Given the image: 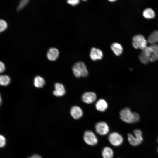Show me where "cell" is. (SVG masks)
I'll use <instances>...</instances> for the list:
<instances>
[{"instance_id": "cell-1", "label": "cell", "mask_w": 158, "mask_h": 158, "mask_svg": "<svg viewBox=\"0 0 158 158\" xmlns=\"http://www.w3.org/2000/svg\"><path fill=\"white\" fill-rule=\"evenodd\" d=\"M119 115L121 119L127 123H134L140 121L139 115L136 112H132L129 107H125L121 109Z\"/></svg>"}, {"instance_id": "cell-2", "label": "cell", "mask_w": 158, "mask_h": 158, "mask_svg": "<svg viewBox=\"0 0 158 158\" xmlns=\"http://www.w3.org/2000/svg\"><path fill=\"white\" fill-rule=\"evenodd\" d=\"M72 70L74 75L77 78L86 77L89 72L85 63L82 61L75 63L73 66Z\"/></svg>"}, {"instance_id": "cell-3", "label": "cell", "mask_w": 158, "mask_h": 158, "mask_svg": "<svg viewBox=\"0 0 158 158\" xmlns=\"http://www.w3.org/2000/svg\"><path fill=\"white\" fill-rule=\"evenodd\" d=\"M134 135L130 133L128 134V140L130 144L134 146L141 144L142 142L143 138L142 133L141 130L136 129L133 132Z\"/></svg>"}, {"instance_id": "cell-4", "label": "cell", "mask_w": 158, "mask_h": 158, "mask_svg": "<svg viewBox=\"0 0 158 158\" xmlns=\"http://www.w3.org/2000/svg\"><path fill=\"white\" fill-rule=\"evenodd\" d=\"M142 51L150 61L154 62L158 60V45L157 44H151Z\"/></svg>"}, {"instance_id": "cell-5", "label": "cell", "mask_w": 158, "mask_h": 158, "mask_svg": "<svg viewBox=\"0 0 158 158\" xmlns=\"http://www.w3.org/2000/svg\"><path fill=\"white\" fill-rule=\"evenodd\" d=\"M132 44L136 49L143 50L147 47V41L144 37L140 34L137 35L132 38Z\"/></svg>"}, {"instance_id": "cell-6", "label": "cell", "mask_w": 158, "mask_h": 158, "mask_svg": "<svg viewBox=\"0 0 158 158\" xmlns=\"http://www.w3.org/2000/svg\"><path fill=\"white\" fill-rule=\"evenodd\" d=\"M83 138L85 142L90 145H95L98 142L97 136L91 130H88L85 132Z\"/></svg>"}, {"instance_id": "cell-7", "label": "cell", "mask_w": 158, "mask_h": 158, "mask_svg": "<svg viewBox=\"0 0 158 158\" xmlns=\"http://www.w3.org/2000/svg\"><path fill=\"white\" fill-rule=\"evenodd\" d=\"M108 139L110 143L115 146L120 145L123 141L122 136L118 133L116 132L109 134L108 136Z\"/></svg>"}, {"instance_id": "cell-8", "label": "cell", "mask_w": 158, "mask_h": 158, "mask_svg": "<svg viewBox=\"0 0 158 158\" xmlns=\"http://www.w3.org/2000/svg\"><path fill=\"white\" fill-rule=\"evenodd\" d=\"M96 132L101 135H104L108 134L109 131V127L107 123L104 121H99L95 125Z\"/></svg>"}, {"instance_id": "cell-9", "label": "cell", "mask_w": 158, "mask_h": 158, "mask_svg": "<svg viewBox=\"0 0 158 158\" xmlns=\"http://www.w3.org/2000/svg\"><path fill=\"white\" fill-rule=\"evenodd\" d=\"M97 99L96 94L92 92H87L84 93L81 96V99L84 103L87 104H91Z\"/></svg>"}, {"instance_id": "cell-10", "label": "cell", "mask_w": 158, "mask_h": 158, "mask_svg": "<svg viewBox=\"0 0 158 158\" xmlns=\"http://www.w3.org/2000/svg\"><path fill=\"white\" fill-rule=\"evenodd\" d=\"M103 53L100 49L92 47L90 50V56L91 59L94 61L101 59L103 57Z\"/></svg>"}, {"instance_id": "cell-11", "label": "cell", "mask_w": 158, "mask_h": 158, "mask_svg": "<svg viewBox=\"0 0 158 158\" xmlns=\"http://www.w3.org/2000/svg\"><path fill=\"white\" fill-rule=\"evenodd\" d=\"M70 113L72 117L75 120L81 118L83 115V111L81 108L77 106H73L71 108Z\"/></svg>"}, {"instance_id": "cell-12", "label": "cell", "mask_w": 158, "mask_h": 158, "mask_svg": "<svg viewBox=\"0 0 158 158\" xmlns=\"http://www.w3.org/2000/svg\"><path fill=\"white\" fill-rule=\"evenodd\" d=\"M95 107L98 111L104 112L107 109L108 104L104 99L101 98L99 99L96 102Z\"/></svg>"}, {"instance_id": "cell-13", "label": "cell", "mask_w": 158, "mask_h": 158, "mask_svg": "<svg viewBox=\"0 0 158 158\" xmlns=\"http://www.w3.org/2000/svg\"><path fill=\"white\" fill-rule=\"evenodd\" d=\"M55 90L53 93L56 97L62 96L65 93L66 91L64 85L60 83H56L54 85Z\"/></svg>"}, {"instance_id": "cell-14", "label": "cell", "mask_w": 158, "mask_h": 158, "mask_svg": "<svg viewBox=\"0 0 158 158\" xmlns=\"http://www.w3.org/2000/svg\"><path fill=\"white\" fill-rule=\"evenodd\" d=\"M59 51L55 48H51L48 51L47 53V56L48 59L52 61L56 60L59 57Z\"/></svg>"}, {"instance_id": "cell-15", "label": "cell", "mask_w": 158, "mask_h": 158, "mask_svg": "<svg viewBox=\"0 0 158 158\" xmlns=\"http://www.w3.org/2000/svg\"><path fill=\"white\" fill-rule=\"evenodd\" d=\"M111 48L115 55L117 56L121 55L123 51L122 45L118 42L112 43L111 45Z\"/></svg>"}, {"instance_id": "cell-16", "label": "cell", "mask_w": 158, "mask_h": 158, "mask_svg": "<svg viewBox=\"0 0 158 158\" xmlns=\"http://www.w3.org/2000/svg\"><path fill=\"white\" fill-rule=\"evenodd\" d=\"M142 15L144 18L148 19H152L155 16V13L152 8H147L144 10L142 12Z\"/></svg>"}, {"instance_id": "cell-17", "label": "cell", "mask_w": 158, "mask_h": 158, "mask_svg": "<svg viewBox=\"0 0 158 158\" xmlns=\"http://www.w3.org/2000/svg\"><path fill=\"white\" fill-rule=\"evenodd\" d=\"M147 41L151 44H155L158 42V30L152 32L149 36Z\"/></svg>"}, {"instance_id": "cell-18", "label": "cell", "mask_w": 158, "mask_h": 158, "mask_svg": "<svg viewBox=\"0 0 158 158\" xmlns=\"http://www.w3.org/2000/svg\"><path fill=\"white\" fill-rule=\"evenodd\" d=\"M102 156L103 158H112L114 156V152L111 148L106 147L102 151Z\"/></svg>"}, {"instance_id": "cell-19", "label": "cell", "mask_w": 158, "mask_h": 158, "mask_svg": "<svg viewBox=\"0 0 158 158\" xmlns=\"http://www.w3.org/2000/svg\"><path fill=\"white\" fill-rule=\"evenodd\" d=\"M45 83L43 78L40 76H36L34 80V84L36 87L42 88L43 87Z\"/></svg>"}, {"instance_id": "cell-20", "label": "cell", "mask_w": 158, "mask_h": 158, "mask_svg": "<svg viewBox=\"0 0 158 158\" xmlns=\"http://www.w3.org/2000/svg\"><path fill=\"white\" fill-rule=\"evenodd\" d=\"M10 78L9 76L6 75H0V85L6 86L10 83Z\"/></svg>"}, {"instance_id": "cell-21", "label": "cell", "mask_w": 158, "mask_h": 158, "mask_svg": "<svg viewBox=\"0 0 158 158\" xmlns=\"http://www.w3.org/2000/svg\"><path fill=\"white\" fill-rule=\"evenodd\" d=\"M139 58L141 62L144 64H147L150 62L147 57L142 51L140 54Z\"/></svg>"}, {"instance_id": "cell-22", "label": "cell", "mask_w": 158, "mask_h": 158, "mask_svg": "<svg viewBox=\"0 0 158 158\" xmlns=\"http://www.w3.org/2000/svg\"><path fill=\"white\" fill-rule=\"evenodd\" d=\"M29 0H21L17 7V10L20 11L22 9L28 4Z\"/></svg>"}, {"instance_id": "cell-23", "label": "cell", "mask_w": 158, "mask_h": 158, "mask_svg": "<svg viewBox=\"0 0 158 158\" xmlns=\"http://www.w3.org/2000/svg\"><path fill=\"white\" fill-rule=\"evenodd\" d=\"M7 23L4 20L0 19V33L5 30L7 28Z\"/></svg>"}, {"instance_id": "cell-24", "label": "cell", "mask_w": 158, "mask_h": 158, "mask_svg": "<svg viewBox=\"0 0 158 158\" xmlns=\"http://www.w3.org/2000/svg\"><path fill=\"white\" fill-rule=\"evenodd\" d=\"M6 143V140L3 135L0 134V148L4 147Z\"/></svg>"}, {"instance_id": "cell-25", "label": "cell", "mask_w": 158, "mask_h": 158, "mask_svg": "<svg viewBox=\"0 0 158 158\" xmlns=\"http://www.w3.org/2000/svg\"><path fill=\"white\" fill-rule=\"evenodd\" d=\"M67 3L73 6H75L78 4L79 2V0H67Z\"/></svg>"}, {"instance_id": "cell-26", "label": "cell", "mask_w": 158, "mask_h": 158, "mask_svg": "<svg viewBox=\"0 0 158 158\" xmlns=\"http://www.w3.org/2000/svg\"><path fill=\"white\" fill-rule=\"evenodd\" d=\"M5 70V66L4 63L0 61V73L4 72Z\"/></svg>"}, {"instance_id": "cell-27", "label": "cell", "mask_w": 158, "mask_h": 158, "mask_svg": "<svg viewBox=\"0 0 158 158\" xmlns=\"http://www.w3.org/2000/svg\"><path fill=\"white\" fill-rule=\"evenodd\" d=\"M28 158H42L40 155L37 154H34L31 156L28 157Z\"/></svg>"}, {"instance_id": "cell-28", "label": "cell", "mask_w": 158, "mask_h": 158, "mask_svg": "<svg viewBox=\"0 0 158 158\" xmlns=\"http://www.w3.org/2000/svg\"><path fill=\"white\" fill-rule=\"evenodd\" d=\"M2 103V100L1 97V95L0 94V105H1V104Z\"/></svg>"}, {"instance_id": "cell-29", "label": "cell", "mask_w": 158, "mask_h": 158, "mask_svg": "<svg viewBox=\"0 0 158 158\" xmlns=\"http://www.w3.org/2000/svg\"><path fill=\"white\" fill-rule=\"evenodd\" d=\"M108 0L111 2H114L116 1V0Z\"/></svg>"}, {"instance_id": "cell-30", "label": "cell", "mask_w": 158, "mask_h": 158, "mask_svg": "<svg viewBox=\"0 0 158 158\" xmlns=\"http://www.w3.org/2000/svg\"><path fill=\"white\" fill-rule=\"evenodd\" d=\"M157 142L158 143V137L157 138Z\"/></svg>"}, {"instance_id": "cell-31", "label": "cell", "mask_w": 158, "mask_h": 158, "mask_svg": "<svg viewBox=\"0 0 158 158\" xmlns=\"http://www.w3.org/2000/svg\"><path fill=\"white\" fill-rule=\"evenodd\" d=\"M82 0L83 1H87V0Z\"/></svg>"}, {"instance_id": "cell-32", "label": "cell", "mask_w": 158, "mask_h": 158, "mask_svg": "<svg viewBox=\"0 0 158 158\" xmlns=\"http://www.w3.org/2000/svg\"><path fill=\"white\" fill-rule=\"evenodd\" d=\"M157 152H158V148H157Z\"/></svg>"}]
</instances>
